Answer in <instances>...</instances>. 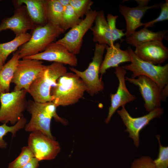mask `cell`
Wrapping results in <instances>:
<instances>
[{
    "label": "cell",
    "mask_w": 168,
    "mask_h": 168,
    "mask_svg": "<svg viewBox=\"0 0 168 168\" xmlns=\"http://www.w3.org/2000/svg\"><path fill=\"white\" fill-rule=\"evenodd\" d=\"M27 92L24 89L11 92L0 93V123L15 124L26 109Z\"/></svg>",
    "instance_id": "cell-6"
},
{
    "label": "cell",
    "mask_w": 168,
    "mask_h": 168,
    "mask_svg": "<svg viewBox=\"0 0 168 168\" xmlns=\"http://www.w3.org/2000/svg\"><path fill=\"white\" fill-rule=\"evenodd\" d=\"M120 44L117 43L111 46L107 45L106 52L100 66L99 73L102 76L107 69L111 67H116L124 62H131V58L127 49H120Z\"/></svg>",
    "instance_id": "cell-19"
},
{
    "label": "cell",
    "mask_w": 168,
    "mask_h": 168,
    "mask_svg": "<svg viewBox=\"0 0 168 168\" xmlns=\"http://www.w3.org/2000/svg\"><path fill=\"white\" fill-rule=\"evenodd\" d=\"M65 31L61 27L48 22L44 26L36 27L29 41L17 50L20 59L43 51Z\"/></svg>",
    "instance_id": "cell-4"
},
{
    "label": "cell",
    "mask_w": 168,
    "mask_h": 168,
    "mask_svg": "<svg viewBox=\"0 0 168 168\" xmlns=\"http://www.w3.org/2000/svg\"><path fill=\"white\" fill-rule=\"evenodd\" d=\"M93 3L91 0H71L70 5L81 18L91 10V7Z\"/></svg>",
    "instance_id": "cell-28"
},
{
    "label": "cell",
    "mask_w": 168,
    "mask_h": 168,
    "mask_svg": "<svg viewBox=\"0 0 168 168\" xmlns=\"http://www.w3.org/2000/svg\"><path fill=\"white\" fill-rule=\"evenodd\" d=\"M106 46L105 44L96 43L92 60L85 70L81 71L72 67L69 68L82 80L86 86V91L91 96L97 94L104 89V83L99 78V74Z\"/></svg>",
    "instance_id": "cell-7"
},
{
    "label": "cell",
    "mask_w": 168,
    "mask_h": 168,
    "mask_svg": "<svg viewBox=\"0 0 168 168\" xmlns=\"http://www.w3.org/2000/svg\"><path fill=\"white\" fill-rule=\"evenodd\" d=\"M161 94L162 101L166 100L168 95V84L162 90Z\"/></svg>",
    "instance_id": "cell-33"
},
{
    "label": "cell",
    "mask_w": 168,
    "mask_h": 168,
    "mask_svg": "<svg viewBox=\"0 0 168 168\" xmlns=\"http://www.w3.org/2000/svg\"><path fill=\"white\" fill-rule=\"evenodd\" d=\"M161 12L160 15L156 18L149 21L144 23V27H154V24L157 22L168 20V0H165V2L162 3L160 7Z\"/></svg>",
    "instance_id": "cell-30"
},
{
    "label": "cell",
    "mask_w": 168,
    "mask_h": 168,
    "mask_svg": "<svg viewBox=\"0 0 168 168\" xmlns=\"http://www.w3.org/2000/svg\"><path fill=\"white\" fill-rule=\"evenodd\" d=\"M20 59L18 51L17 50L0 70V93L9 92L10 84Z\"/></svg>",
    "instance_id": "cell-22"
},
{
    "label": "cell",
    "mask_w": 168,
    "mask_h": 168,
    "mask_svg": "<svg viewBox=\"0 0 168 168\" xmlns=\"http://www.w3.org/2000/svg\"><path fill=\"white\" fill-rule=\"evenodd\" d=\"M163 109L160 107L156 109L143 116L133 118L126 110L125 106L117 111L126 128L124 130L129 133V137L132 139L134 145L138 147L139 145V133L140 131L154 119L160 118L162 115Z\"/></svg>",
    "instance_id": "cell-12"
},
{
    "label": "cell",
    "mask_w": 168,
    "mask_h": 168,
    "mask_svg": "<svg viewBox=\"0 0 168 168\" xmlns=\"http://www.w3.org/2000/svg\"><path fill=\"white\" fill-rule=\"evenodd\" d=\"M118 17L117 16L108 14L106 18L103 10L98 12L95 20V25L90 29L93 35V42L111 46L116 40L125 36L123 32L124 30L116 27Z\"/></svg>",
    "instance_id": "cell-8"
},
{
    "label": "cell",
    "mask_w": 168,
    "mask_h": 168,
    "mask_svg": "<svg viewBox=\"0 0 168 168\" xmlns=\"http://www.w3.org/2000/svg\"><path fill=\"white\" fill-rule=\"evenodd\" d=\"M46 66L41 60L25 58L20 60L11 82L15 85L13 91L24 89L28 93L31 84Z\"/></svg>",
    "instance_id": "cell-9"
},
{
    "label": "cell",
    "mask_w": 168,
    "mask_h": 168,
    "mask_svg": "<svg viewBox=\"0 0 168 168\" xmlns=\"http://www.w3.org/2000/svg\"><path fill=\"white\" fill-rule=\"evenodd\" d=\"M16 7L12 16L2 20L0 33L9 29L14 33L16 36H18L27 33L28 30H33L36 27L29 16L25 5L16 6Z\"/></svg>",
    "instance_id": "cell-14"
},
{
    "label": "cell",
    "mask_w": 168,
    "mask_h": 168,
    "mask_svg": "<svg viewBox=\"0 0 168 168\" xmlns=\"http://www.w3.org/2000/svg\"><path fill=\"white\" fill-rule=\"evenodd\" d=\"M162 3L146 7L138 5L134 7L119 4V11L124 17L126 23L125 36L130 35L138 28L143 26L144 23L141 22V19L145 12L150 9L160 7Z\"/></svg>",
    "instance_id": "cell-18"
},
{
    "label": "cell",
    "mask_w": 168,
    "mask_h": 168,
    "mask_svg": "<svg viewBox=\"0 0 168 168\" xmlns=\"http://www.w3.org/2000/svg\"><path fill=\"white\" fill-rule=\"evenodd\" d=\"M23 58L53 62L71 66H76L78 63L75 55L69 52L63 45L56 42L52 43L42 52Z\"/></svg>",
    "instance_id": "cell-16"
},
{
    "label": "cell",
    "mask_w": 168,
    "mask_h": 168,
    "mask_svg": "<svg viewBox=\"0 0 168 168\" xmlns=\"http://www.w3.org/2000/svg\"><path fill=\"white\" fill-rule=\"evenodd\" d=\"M31 34L26 33L15 37L8 42L0 43V58L4 63L8 56L29 41Z\"/></svg>",
    "instance_id": "cell-23"
},
{
    "label": "cell",
    "mask_w": 168,
    "mask_h": 168,
    "mask_svg": "<svg viewBox=\"0 0 168 168\" xmlns=\"http://www.w3.org/2000/svg\"><path fill=\"white\" fill-rule=\"evenodd\" d=\"M133 51L140 59L156 65H160L168 58V49L161 40H154L142 43Z\"/></svg>",
    "instance_id": "cell-17"
},
{
    "label": "cell",
    "mask_w": 168,
    "mask_h": 168,
    "mask_svg": "<svg viewBox=\"0 0 168 168\" xmlns=\"http://www.w3.org/2000/svg\"><path fill=\"white\" fill-rule=\"evenodd\" d=\"M159 144V151L157 158L153 160L155 168H168V147L161 144L159 135H156Z\"/></svg>",
    "instance_id": "cell-29"
},
{
    "label": "cell",
    "mask_w": 168,
    "mask_h": 168,
    "mask_svg": "<svg viewBox=\"0 0 168 168\" xmlns=\"http://www.w3.org/2000/svg\"><path fill=\"white\" fill-rule=\"evenodd\" d=\"M168 32L167 30L157 32L144 27L141 30L135 31L126 37V42L133 46H136L142 43L154 40H162L166 38Z\"/></svg>",
    "instance_id": "cell-21"
},
{
    "label": "cell",
    "mask_w": 168,
    "mask_h": 168,
    "mask_svg": "<svg viewBox=\"0 0 168 168\" xmlns=\"http://www.w3.org/2000/svg\"><path fill=\"white\" fill-rule=\"evenodd\" d=\"M67 72V69L62 63L53 62L46 66L31 84L28 93L35 102L52 101L51 88L56 86L58 78Z\"/></svg>",
    "instance_id": "cell-2"
},
{
    "label": "cell",
    "mask_w": 168,
    "mask_h": 168,
    "mask_svg": "<svg viewBox=\"0 0 168 168\" xmlns=\"http://www.w3.org/2000/svg\"><path fill=\"white\" fill-rule=\"evenodd\" d=\"M28 146L39 161L54 159L60 151L59 143L39 131L31 132Z\"/></svg>",
    "instance_id": "cell-11"
},
{
    "label": "cell",
    "mask_w": 168,
    "mask_h": 168,
    "mask_svg": "<svg viewBox=\"0 0 168 168\" xmlns=\"http://www.w3.org/2000/svg\"><path fill=\"white\" fill-rule=\"evenodd\" d=\"M127 49L130 56L131 63L121 67L132 72V78L142 75L150 78L156 84L161 91L168 84V64L163 66L153 64L139 58L131 47H128Z\"/></svg>",
    "instance_id": "cell-5"
},
{
    "label": "cell",
    "mask_w": 168,
    "mask_h": 168,
    "mask_svg": "<svg viewBox=\"0 0 168 168\" xmlns=\"http://www.w3.org/2000/svg\"><path fill=\"white\" fill-rule=\"evenodd\" d=\"M39 161L36 158L33 157L22 168H38Z\"/></svg>",
    "instance_id": "cell-32"
},
{
    "label": "cell",
    "mask_w": 168,
    "mask_h": 168,
    "mask_svg": "<svg viewBox=\"0 0 168 168\" xmlns=\"http://www.w3.org/2000/svg\"><path fill=\"white\" fill-rule=\"evenodd\" d=\"M51 95L53 102L58 107L67 106L77 103L86 91V86L76 74L67 72L58 80L52 87Z\"/></svg>",
    "instance_id": "cell-3"
},
{
    "label": "cell",
    "mask_w": 168,
    "mask_h": 168,
    "mask_svg": "<svg viewBox=\"0 0 168 168\" xmlns=\"http://www.w3.org/2000/svg\"><path fill=\"white\" fill-rule=\"evenodd\" d=\"M27 119L24 116L22 117L14 125L9 126L7 124H3L0 125V148H6L7 145V142L3 139L4 137L8 133H11L12 137L19 130L24 128L26 124Z\"/></svg>",
    "instance_id": "cell-25"
},
{
    "label": "cell",
    "mask_w": 168,
    "mask_h": 168,
    "mask_svg": "<svg viewBox=\"0 0 168 168\" xmlns=\"http://www.w3.org/2000/svg\"><path fill=\"white\" fill-rule=\"evenodd\" d=\"M16 6L24 4L30 18L36 26L48 23L46 16L47 0H17L14 1Z\"/></svg>",
    "instance_id": "cell-20"
},
{
    "label": "cell",
    "mask_w": 168,
    "mask_h": 168,
    "mask_svg": "<svg viewBox=\"0 0 168 168\" xmlns=\"http://www.w3.org/2000/svg\"><path fill=\"white\" fill-rule=\"evenodd\" d=\"M137 77V78H133L126 77L125 79L138 87L144 101L146 110L150 112L160 108L162 101L161 91L157 85L147 77L141 75Z\"/></svg>",
    "instance_id": "cell-13"
},
{
    "label": "cell",
    "mask_w": 168,
    "mask_h": 168,
    "mask_svg": "<svg viewBox=\"0 0 168 168\" xmlns=\"http://www.w3.org/2000/svg\"><path fill=\"white\" fill-rule=\"evenodd\" d=\"M64 8L58 0H47L46 16L48 22L61 27Z\"/></svg>",
    "instance_id": "cell-24"
},
{
    "label": "cell",
    "mask_w": 168,
    "mask_h": 168,
    "mask_svg": "<svg viewBox=\"0 0 168 168\" xmlns=\"http://www.w3.org/2000/svg\"><path fill=\"white\" fill-rule=\"evenodd\" d=\"M4 65V63L3 62L1 59L0 58V71Z\"/></svg>",
    "instance_id": "cell-36"
},
{
    "label": "cell",
    "mask_w": 168,
    "mask_h": 168,
    "mask_svg": "<svg viewBox=\"0 0 168 168\" xmlns=\"http://www.w3.org/2000/svg\"></svg>",
    "instance_id": "cell-38"
},
{
    "label": "cell",
    "mask_w": 168,
    "mask_h": 168,
    "mask_svg": "<svg viewBox=\"0 0 168 168\" xmlns=\"http://www.w3.org/2000/svg\"><path fill=\"white\" fill-rule=\"evenodd\" d=\"M34 156L29 147H23L18 156L13 161L10 163L8 168H22Z\"/></svg>",
    "instance_id": "cell-27"
},
{
    "label": "cell",
    "mask_w": 168,
    "mask_h": 168,
    "mask_svg": "<svg viewBox=\"0 0 168 168\" xmlns=\"http://www.w3.org/2000/svg\"><path fill=\"white\" fill-rule=\"evenodd\" d=\"M2 1L0 0V2H1Z\"/></svg>",
    "instance_id": "cell-37"
},
{
    "label": "cell",
    "mask_w": 168,
    "mask_h": 168,
    "mask_svg": "<svg viewBox=\"0 0 168 168\" xmlns=\"http://www.w3.org/2000/svg\"><path fill=\"white\" fill-rule=\"evenodd\" d=\"M153 160L149 156H141L133 160L130 168H155Z\"/></svg>",
    "instance_id": "cell-31"
},
{
    "label": "cell",
    "mask_w": 168,
    "mask_h": 168,
    "mask_svg": "<svg viewBox=\"0 0 168 168\" xmlns=\"http://www.w3.org/2000/svg\"><path fill=\"white\" fill-rule=\"evenodd\" d=\"M98 12L95 10H91L79 24L70 29L63 37L55 42L63 45L75 55L79 53L83 37L92 26Z\"/></svg>",
    "instance_id": "cell-10"
},
{
    "label": "cell",
    "mask_w": 168,
    "mask_h": 168,
    "mask_svg": "<svg viewBox=\"0 0 168 168\" xmlns=\"http://www.w3.org/2000/svg\"><path fill=\"white\" fill-rule=\"evenodd\" d=\"M82 20L69 5L64 7L61 28L65 31L77 25Z\"/></svg>",
    "instance_id": "cell-26"
},
{
    "label": "cell",
    "mask_w": 168,
    "mask_h": 168,
    "mask_svg": "<svg viewBox=\"0 0 168 168\" xmlns=\"http://www.w3.org/2000/svg\"><path fill=\"white\" fill-rule=\"evenodd\" d=\"M126 70L121 67L115 68L114 73L119 80V85L117 91L114 94L111 93V105L109 107V112L105 122L108 124L111 118L116 110L120 107L125 106L127 103L136 99V96L132 94L127 89L125 83V75Z\"/></svg>",
    "instance_id": "cell-15"
},
{
    "label": "cell",
    "mask_w": 168,
    "mask_h": 168,
    "mask_svg": "<svg viewBox=\"0 0 168 168\" xmlns=\"http://www.w3.org/2000/svg\"><path fill=\"white\" fill-rule=\"evenodd\" d=\"M59 2L64 7L70 5L71 0H58Z\"/></svg>",
    "instance_id": "cell-35"
},
{
    "label": "cell",
    "mask_w": 168,
    "mask_h": 168,
    "mask_svg": "<svg viewBox=\"0 0 168 168\" xmlns=\"http://www.w3.org/2000/svg\"><path fill=\"white\" fill-rule=\"evenodd\" d=\"M57 107L52 101L39 103L30 100L28 101L26 109L31 114L29 122L24 127L26 132L39 131L53 139H54L50 130L51 119L55 120L63 124H66V120L57 114Z\"/></svg>",
    "instance_id": "cell-1"
},
{
    "label": "cell",
    "mask_w": 168,
    "mask_h": 168,
    "mask_svg": "<svg viewBox=\"0 0 168 168\" xmlns=\"http://www.w3.org/2000/svg\"><path fill=\"white\" fill-rule=\"evenodd\" d=\"M138 5L146 7L147 6L148 2L150 1L149 0H135Z\"/></svg>",
    "instance_id": "cell-34"
}]
</instances>
